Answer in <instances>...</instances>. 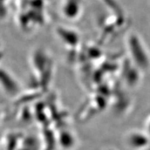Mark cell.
Returning a JSON list of instances; mask_svg holds the SVG:
<instances>
[{
	"instance_id": "6da1fadb",
	"label": "cell",
	"mask_w": 150,
	"mask_h": 150,
	"mask_svg": "<svg viewBox=\"0 0 150 150\" xmlns=\"http://www.w3.org/2000/svg\"><path fill=\"white\" fill-rule=\"evenodd\" d=\"M130 45V53L132 56L133 60L136 62L137 64H138L140 67H147L149 65L148 61V57L146 54L145 49L142 45V43L140 41L134 37L131 38Z\"/></svg>"
},
{
	"instance_id": "7a4b0ae2",
	"label": "cell",
	"mask_w": 150,
	"mask_h": 150,
	"mask_svg": "<svg viewBox=\"0 0 150 150\" xmlns=\"http://www.w3.org/2000/svg\"><path fill=\"white\" fill-rule=\"evenodd\" d=\"M148 127H149V133H150V120H149V124H148Z\"/></svg>"
}]
</instances>
